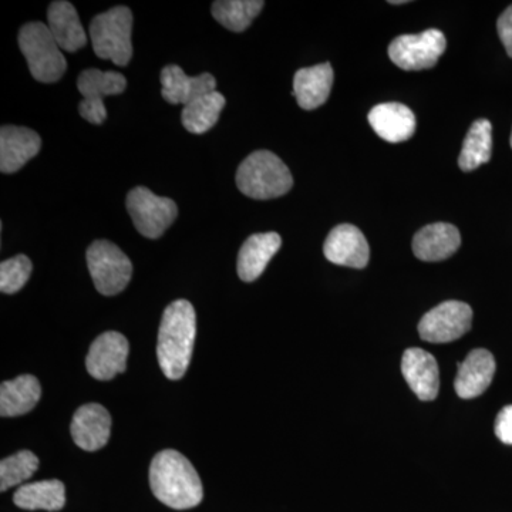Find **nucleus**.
Listing matches in <instances>:
<instances>
[{
    "mask_svg": "<svg viewBox=\"0 0 512 512\" xmlns=\"http://www.w3.org/2000/svg\"><path fill=\"white\" fill-rule=\"evenodd\" d=\"M197 335L194 306L185 299L167 306L158 330L157 357L161 370L170 380H180L190 366Z\"/></svg>",
    "mask_w": 512,
    "mask_h": 512,
    "instance_id": "1",
    "label": "nucleus"
},
{
    "mask_svg": "<svg viewBox=\"0 0 512 512\" xmlns=\"http://www.w3.org/2000/svg\"><path fill=\"white\" fill-rule=\"evenodd\" d=\"M150 485L157 500L174 510L197 507L204 497L197 470L187 457L175 450L161 451L153 458Z\"/></svg>",
    "mask_w": 512,
    "mask_h": 512,
    "instance_id": "2",
    "label": "nucleus"
},
{
    "mask_svg": "<svg viewBox=\"0 0 512 512\" xmlns=\"http://www.w3.org/2000/svg\"><path fill=\"white\" fill-rule=\"evenodd\" d=\"M237 185L242 194L254 200H272L288 194L293 187L291 171L271 151H255L245 158L237 171Z\"/></svg>",
    "mask_w": 512,
    "mask_h": 512,
    "instance_id": "3",
    "label": "nucleus"
},
{
    "mask_svg": "<svg viewBox=\"0 0 512 512\" xmlns=\"http://www.w3.org/2000/svg\"><path fill=\"white\" fill-rule=\"evenodd\" d=\"M133 13L126 6H116L97 15L90 25L94 53L117 66H127L133 57Z\"/></svg>",
    "mask_w": 512,
    "mask_h": 512,
    "instance_id": "4",
    "label": "nucleus"
},
{
    "mask_svg": "<svg viewBox=\"0 0 512 512\" xmlns=\"http://www.w3.org/2000/svg\"><path fill=\"white\" fill-rule=\"evenodd\" d=\"M18 40L30 73L37 82L56 83L62 79L67 63L49 26L42 22H30L20 29Z\"/></svg>",
    "mask_w": 512,
    "mask_h": 512,
    "instance_id": "5",
    "label": "nucleus"
},
{
    "mask_svg": "<svg viewBox=\"0 0 512 512\" xmlns=\"http://www.w3.org/2000/svg\"><path fill=\"white\" fill-rule=\"evenodd\" d=\"M87 265L90 275L101 295L114 296L123 292L133 275L130 259L113 242H93L87 249Z\"/></svg>",
    "mask_w": 512,
    "mask_h": 512,
    "instance_id": "6",
    "label": "nucleus"
},
{
    "mask_svg": "<svg viewBox=\"0 0 512 512\" xmlns=\"http://www.w3.org/2000/svg\"><path fill=\"white\" fill-rule=\"evenodd\" d=\"M127 211L137 231L150 239L160 238L178 215L177 204L171 198L158 197L146 187L128 192Z\"/></svg>",
    "mask_w": 512,
    "mask_h": 512,
    "instance_id": "7",
    "label": "nucleus"
},
{
    "mask_svg": "<svg viewBox=\"0 0 512 512\" xmlns=\"http://www.w3.org/2000/svg\"><path fill=\"white\" fill-rule=\"evenodd\" d=\"M447 40L443 32L429 29L419 35L396 37L389 46L390 60L407 72L431 69L446 52Z\"/></svg>",
    "mask_w": 512,
    "mask_h": 512,
    "instance_id": "8",
    "label": "nucleus"
},
{
    "mask_svg": "<svg viewBox=\"0 0 512 512\" xmlns=\"http://www.w3.org/2000/svg\"><path fill=\"white\" fill-rule=\"evenodd\" d=\"M473 325V309L460 301L440 303L421 318L420 338L430 343H448L466 335Z\"/></svg>",
    "mask_w": 512,
    "mask_h": 512,
    "instance_id": "9",
    "label": "nucleus"
},
{
    "mask_svg": "<svg viewBox=\"0 0 512 512\" xmlns=\"http://www.w3.org/2000/svg\"><path fill=\"white\" fill-rule=\"evenodd\" d=\"M77 87L83 96L79 104L83 119L92 124H103L107 119L104 97L123 93L127 87V80L123 74L117 72L87 69L80 74Z\"/></svg>",
    "mask_w": 512,
    "mask_h": 512,
    "instance_id": "10",
    "label": "nucleus"
},
{
    "mask_svg": "<svg viewBox=\"0 0 512 512\" xmlns=\"http://www.w3.org/2000/svg\"><path fill=\"white\" fill-rule=\"evenodd\" d=\"M127 339L119 332H106L94 340L86 357L87 372L97 380H111L126 370Z\"/></svg>",
    "mask_w": 512,
    "mask_h": 512,
    "instance_id": "11",
    "label": "nucleus"
},
{
    "mask_svg": "<svg viewBox=\"0 0 512 512\" xmlns=\"http://www.w3.org/2000/svg\"><path fill=\"white\" fill-rule=\"evenodd\" d=\"M323 254L332 264L363 269L369 264L370 248L359 228L342 224L330 231L323 245Z\"/></svg>",
    "mask_w": 512,
    "mask_h": 512,
    "instance_id": "12",
    "label": "nucleus"
},
{
    "mask_svg": "<svg viewBox=\"0 0 512 512\" xmlns=\"http://www.w3.org/2000/svg\"><path fill=\"white\" fill-rule=\"evenodd\" d=\"M402 373L420 400L431 402L436 399L440 390V370L431 353L420 348L407 349L403 355Z\"/></svg>",
    "mask_w": 512,
    "mask_h": 512,
    "instance_id": "13",
    "label": "nucleus"
},
{
    "mask_svg": "<svg viewBox=\"0 0 512 512\" xmlns=\"http://www.w3.org/2000/svg\"><path fill=\"white\" fill-rule=\"evenodd\" d=\"M42 148V138L26 127L3 126L0 130V171L13 174Z\"/></svg>",
    "mask_w": 512,
    "mask_h": 512,
    "instance_id": "14",
    "label": "nucleus"
},
{
    "mask_svg": "<svg viewBox=\"0 0 512 512\" xmlns=\"http://www.w3.org/2000/svg\"><path fill=\"white\" fill-rule=\"evenodd\" d=\"M457 377L454 389L461 399H474L481 396L493 382L495 359L493 353L485 349H476L468 353L464 362L457 363Z\"/></svg>",
    "mask_w": 512,
    "mask_h": 512,
    "instance_id": "15",
    "label": "nucleus"
},
{
    "mask_svg": "<svg viewBox=\"0 0 512 512\" xmlns=\"http://www.w3.org/2000/svg\"><path fill=\"white\" fill-rule=\"evenodd\" d=\"M161 94L163 99L170 104H190L198 97L217 92V80L210 73H202L200 76L190 77L185 74L180 66L170 64L161 72Z\"/></svg>",
    "mask_w": 512,
    "mask_h": 512,
    "instance_id": "16",
    "label": "nucleus"
},
{
    "mask_svg": "<svg viewBox=\"0 0 512 512\" xmlns=\"http://www.w3.org/2000/svg\"><path fill=\"white\" fill-rule=\"evenodd\" d=\"M70 430L77 446L86 451L100 450L110 439V413L101 404H84L74 413Z\"/></svg>",
    "mask_w": 512,
    "mask_h": 512,
    "instance_id": "17",
    "label": "nucleus"
},
{
    "mask_svg": "<svg viewBox=\"0 0 512 512\" xmlns=\"http://www.w3.org/2000/svg\"><path fill=\"white\" fill-rule=\"evenodd\" d=\"M369 124L387 143H403L416 133V116L400 103L377 104L369 113Z\"/></svg>",
    "mask_w": 512,
    "mask_h": 512,
    "instance_id": "18",
    "label": "nucleus"
},
{
    "mask_svg": "<svg viewBox=\"0 0 512 512\" xmlns=\"http://www.w3.org/2000/svg\"><path fill=\"white\" fill-rule=\"evenodd\" d=\"M460 245V231L446 222L427 225L413 238L414 255L424 262L444 261L456 254Z\"/></svg>",
    "mask_w": 512,
    "mask_h": 512,
    "instance_id": "19",
    "label": "nucleus"
},
{
    "mask_svg": "<svg viewBox=\"0 0 512 512\" xmlns=\"http://www.w3.org/2000/svg\"><path fill=\"white\" fill-rule=\"evenodd\" d=\"M333 79H335V74H333L330 63L305 67V69L298 70L293 77L292 96L296 97L301 109H318L328 101Z\"/></svg>",
    "mask_w": 512,
    "mask_h": 512,
    "instance_id": "20",
    "label": "nucleus"
},
{
    "mask_svg": "<svg viewBox=\"0 0 512 512\" xmlns=\"http://www.w3.org/2000/svg\"><path fill=\"white\" fill-rule=\"evenodd\" d=\"M282 238L276 232L251 235L238 254V275L244 282H254L281 249Z\"/></svg>",
    "mask_w": 512,
    "mask_h": 512,
    "instance_id": "21",
    "label": "nucleus"
},
{
    "mask_svg": "<svg viewBox=\"0 0 512 512\" xmlns=\"http://www.w3.org/2000/svg\"><path fill=\"white\" fill-rule=\"evenodd\" d=\"M47 26L64 52L74 53L86 46V32L72 3L66 0L53 2L47 10Z\"/></svg>",
    "mask_w": 512,
    "mask_h": 512,
    "instance_id": "22",
    "label": "nucleus"
},
{
    "mask_svg": "<svg viewBox=\"0 0 512 512\" xmlns=\"http://www.w3.org/2000/svg\"><path fill=\"white\" fill-rule=\"evenodd\" d=\"M42 396V387L35 376L23 375L0 387V414L18 417L32 412Z\"/></svg>",
    "mask_w": 512,
    "mask_h": 512,
    "instance_id": "23",
    "label": "nucleus"
},
{
    "mask_svg": "<svg viewBox=\"0 0 512 512\" xmlns=\"http://www.w3.org/2000/svg\"><path fill=\"white\" fill-rule=\"evenodd\" d=\"M13 501L22 510L59 511L66 504V491L62 481H37L18 488Z\"/></svg>",
    "mask_w": 512,
    "mask_h": 512,
    "instance_id": "24",
    "label": "nucleus"
},
{
    "mask_svg": "<svg viewBox=\"0 0 512 512\" xmlns=\"http://www.w3.org/2000/svg\"><path fill=\"white\" fill-rule=\"evenodd\" d=\"M493 153V126L488 120L474 121L464 140L463 150L458 158L461 170L474 171L487 164Z\"/></svg>",
    "mask_w": 512,
    "mask_h": 512,
    "instance_id": "25",
    "label": "nucleus"
},
{
    "mask_svg": "<svg viewBox=\"0 0 512 512\" xmlns=\"http://www.w3.org/2000/svg\"><path fill=\"white\" fill-rule=\"evenodd\" d=\"M224 107L225 97L218 92L205 94V96L191 101L190 104L184 106L183 114H181L185 130L192 134L207 133L217 124Z\"/></svg>",
    "mask_w": 512,
    "mask_h": 512,
    "instance_id": "26",
    "label": "nucleus"
},
{
    "mask_svg": "<svg viewBox=\"0 0 512 512\" xmlns=\"http://www.w3.org/2000/svg\"><path fill=\"white\" fill-rule=\"evenodd\" d=\"M265 2L262 0H218L212 3V16L231 32L247 30L256 16L261 13Z\"/></svg>",
    "mask_w": 512,
    "mask_h": 512,
    "instance_id": "27",
    "label": "nucleus"
},
{
    "mask_svg": "<svg viewBox=\"0 0 512 512\" xmlns=\"http://www.w3.org/2000/svg\"><path fill=\"white\" fill-rule=\"evenodd\" d=\"M39 468V458L32 451L23 450L0 463V490L5 493L9 488L25 483Z\"/></svg>",
    "mask_w": 512,
    "mask_h": 512,
    "instance_id": "28",
    "label": "nucleus"
},
{
    "mask_svg": "<svg viewBox=\"0 0 512 512\" xmlns=\"http://www.w3.org/2000/svg\"><path fill=\"white\" fill-rule=\"evenodd\" d=\"M32 268V262L25 255L3 261L0 265V291L8 295L19 292L29 281Z\"/></svg>",
    "mask_w": 512,
    "mask_h": 512,
    "instance_id": "29",
    "label": "nucleus"
},
{
    "mask_svg": "<svg viewBox=\"0 0 512 512\" xmlns=\"http://www.w3.org/2000/svg\"><path fill=\"white\" fill-rule=\"evenodd\" d=\"M495 436L504 444L512 446V404L505 406L495 419Z\"/></svg>",
    "mask_w": 512,
    "mask_h": 512,
    "instance_id": "30",
    "label": "nucleus"
},
{
    "mask_svg": "<svg viewBox=\"0 0 512 512\" xmlns=\"http://www.w3.org/2000/svg\"><path fill=\"white\" fill-rule=\"evenodd\" d=\"M497 32L508 56L512 57V5L508 6L503 15L498 18Z\"/></svg>",
    "mask_w": 512,
    "mask_h": 512,
    "instance_id": "31",
    "label": "nucleus"
},
{
    "mask_svg": "<svg viewBox=\"0 0 512 512\" xmlns=\"http://www.w3.org/2000/svg\"><path fill=\"white\" fill-rule=\"evenodd\" d=\"M390 5H404V3H407L406 0H392V2H389Z\"/></svg>",
    "mask_w": 512,
    "mask_h": 512,
    "instance_id": "32",
    "label": "nucleus"
},
{
    "mask_svg": "<svg viewBox=\"0 0 512 512\" xmlns=\"http://www.w3.org/2000/svg\"><path fill=\"white\" fill-rule=\"evenodd\" d=\"M511 147H512V134H511Z\"/></svg>",
    "mask_w": 512,
    "mask_h": 512,
    "instance_id": "33",
    "label": "nucleus"
}]
</instances>
